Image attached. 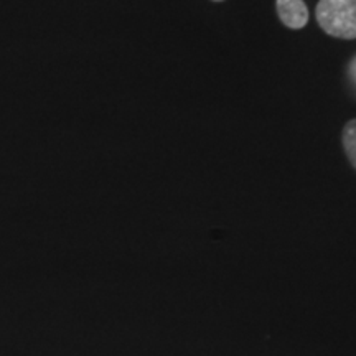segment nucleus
Listing matches in <instances>:
<instances>
[{"mask_svg":"<svg viewBox=\"0 0 356 356\" xmlns=\"http://www.w3.org/2000/svg\"><path fill=\"white\" fill-rule=\"evenodd\" d=\"M343 149L351 165L356 168V119L346 122L343 129Z\"/></svg>","mask_w":356,"mask_h":356,"instance_id":"nucleus-3","label":"nucleus"},{"mask_svg":"<svg viewBox=\"0 0 356 356\" xmlns=\"http://www.w3.org/2000/svg\"><path fill=\"white\" fill-rule=\"evenodd\" d=\"M315 19L330 37L356 38V0H320Z\"/></svg>","mask_w":356,"mask_h":356,"instance_id":"nucleus-1","label":"nucleus"},{"mask_svg":"<svg viewBox=\"0 0 356 356\" xmlns=\"http://www.w3.org/2000/svg\"><path fill=\"white\" fill-rule=\"evenodd\" d=\"M351 70H353V76L356 78V60L353 61V66H351Z\"/></svg>","mask_w":356,"mask_h":356,"instance_id":"nucleus-4","label":"nucleus"},{"mask_svg":"<svg viewBox=\"0 0 356 356\" xmlns=\"http://www.w3.org/2000/svg\"><path fill=\"white\" fill-rule=\"evenodd\" d=\"M280 22L292 30L304 29L309 22V8L304 0H277L275 2Z\"/></svg>","mask_w":356,"mask_h":356,"instance_id":"nucleus-2","label":"nucleus"},{"mask_svg":"<svg viewBox=\"0 0 356 356\" xmlns=\"http://www.w3.org/2000/svg\"><path fill=\"white\" fill-rule=\"evenodd\" d=\"M213 2H222V0H213Z\"/></svg>","mask_w":356,"mask_h":356,"instance_id":"nucleus-5","label":"nucleus"}]
</instances>
